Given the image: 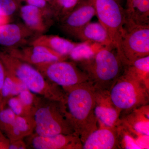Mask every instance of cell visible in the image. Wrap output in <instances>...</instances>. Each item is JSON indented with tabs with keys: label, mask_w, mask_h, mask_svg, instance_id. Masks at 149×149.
I'll use <instances>...</instances> for the list:
<instances>
[{
	"label": "cell",
	"mask_w": 149,
	"mask_h": 149,
	"mask_svg": "<svg viewBox=\"0 0 149 149\" xmlns=\"http://www.w3.org/2000/svg\"><path fill=\"white\" fill-rule=\"evenodd\" d=\"M77 43L57 35H42L31 41L30 45L43 46L68 58V55Z\"/></svg>",
	"instance_id": "obj_18"
},
{
	"label": "cell",
	"mask_w": 149,
	"mask_h": 149,
	"mask_svg": "<svg viewBox=\"0 0 149 149\" xmlns=\"http://www.w3.org/2000/svg\"><path fill=\"white\" fill-rule=\"evenodd\" d=\"M116 126L108 127L98 124L83 143V149H118Z\"/></svg>",
	"instance_id": "obj_13"
},
{
	"label": "cell",
	"mask_w": 149,
	"mask_h": 149,
	"mask_svg": "<svg viewBox=\"0 0 149 149\" xmlns=\"http://www.w3.org/2000/svg\"><path fill=\"white\" fill-rule=\"evenodd\" d=\"M132 0H127V9L129 8L130 7V5H131V2Z\"/></svg>",
	"instance_id": "obj_35"
},
{
	"label": "cell",
	"mask_w": 149,
	"mask_h": 149,
	"mask_svg": "<svg viewBox=\"0 0 149 149\" xmlns=\"http://www.w3.org/2000/svg\"><path fill=\"white\" fill-rule=\"evenodd\" d=\"M7 105L17 116H28L26 114L23 104L17 96L11 97L9 99Z\"/></svg>",
	"instance_id": "obj_29"
},
{
	"label": "cell",
	"mask_w": 149,
	"mask_h": 149,
	"mask_svg": "<svg viewBox=\"0 0 149 149\" xmlns=\"http://www.w3.org/2000/svg\"><path fill=\"white\" fill-rule=\"evenodd\" d=\"M34 66L47 80L62 88L89 81L88 75L74 62L60 61Z\"/></svg>",
	"instance_id": "obj_8"
},
{
	"label": "cell",
	"mask_w": 149,
	"mask_h": 149,
	"mask_svg": "<svg viewBox=\"0 0 149 149\" xmlns=\"http://www.w3.org/2000/svg\"><path fill=\"white\" fill-rule=\"evenodd\" d=\"M21 3L20 0H0V13L11 17L19 11Z\"/></svg>",
	"instance_id": "obj_28"
},
{
	"label": "cell",
	"mask_w": 149,
	"mask_h": 149,
	"mask_svg": "<svg viewBox=\"0 0 149 149\" xmlns=\"http://www.w3.org/2000/svg\"><path fill=\"white\" fill-rule=\"evenodd\" d=\"M93 1L99 22L106 30L124 65L122 40L126 21L125 10L119 0Z\"/></svg>",
	"instance_id": "obj_6"
},
{
	"label": "cell",
	"mask_w": 149,
	"mask_h": 149,
	"mask_svg": "<svg viewBox=\"0 0 149 149\" xmlns=\"http://www.w3.org/2000/svg\"><path fill=\"white\" fill-rule=\"evenodd\" d=\"M6 75V69L2 60L0 58V95Z\"/></svg>",
	"instance_id": "obj_32"
},
{
	"label": "cell",
	"mask_w": 149,
	"mask_h": 149,
	"mask_svg": "<svg viewBox=\"0 0 149 149\" xmlns=\"http://www.w3.org/2000/svg\"><path fill=\"white\" fill-rule=\"evenodd\" d=\"M96 15L93 0H80L68 14L61 20V27L65 32L74 36Z\"/></svg>",
	"instance_id": "obj_10"
},
{
	"label": "cell",
	"mask_w": 149,
	"mask_h": 149,
	"mask_svg": "<svg viewBox=\"0 0 149 149\" xmlns=\"http://www.w3.org/2000/svg\"><path fill=\"white\" fill-rule=\"evenodd\" d=\"M35 127L32 116H17L13 125L4 133L10 141L24 139L34 133Z\"/></svg>",
	"instance_id": "obj_19"
},
{
	"label": "cell",
	"mask_w": 149,
	"mask_h": 149,
	"mask_svg": "<svg viewBox=\"0 0 149 149\" xmlns=\"http://www.w3.org/2000/svg\"><path fill=\"white\" fill-rule=\"evenodd\" d=\"M25 139L27 148L83 149V144L80 137L75 134L42 136L34 133Z\"/></svg>",
	"instance_id": "obj_9"
},
{
	"label": "cell",
	"mask_w": 149,
	"mask_h": 149,
	"mask_svg": "<svg viewBox=\"0 0 149 149\" xmlns=\"http://www.w3.org/2000/svg\"><path fill=\"white\" fill-rule=\"evenodd\" d=\"M11 17L3 15L0 13V26L10 22Z\"/></svg>",
	"instance_id": "obj_33"
},
{
	"label": "cell",
	"mask_w": 149,
	"mask_h": 149,
	"mask_svg": "<svg viewBox=\"0 0 149 149\" xmlns=\"http://www.w3.org/2000/svg\"><path fill=\"white\" fill-rule=\"evenodd\" d=\"M19 14L24 25L35 33H44L47 29L46 19L48 18L43 11L40 9L26 4L21 6Z\"/></svg>",
	"instance_id": "obj_16"
},
{
	"label": "cell",
	"mask_w": 149,
	"mask_h": 149,
	"mask_svg": "<svg viewBox=\"0 0 149 149\" xmlns=\"http://www.w3.org/2000/svg\"><path fill=\"white\" fill-rule=\"evenodd\" d=\"M128 128L141 135L149 136V105L133 110L120 118Z\"/></svg>",
	"instance_id": "obj_17"
},
{
	"label": "cell",
	"mask_w": 149,
	"mask_h": 149,
	"mask_svg": "<svg viewBox=\"0 0 149 149\" xmlns=\"http://www.w3.org/2000/svg\"><path fill=\"white\" fill-rule=\"evenodd\" d=\"M80 0H56L53 8L54 17L60 21L73 10Z\"/></svg>",
	"instance_id": "obj_25"
},
{
	"label": "cell",
	"mask_w": 149,
	"mask_h": 149,
	"mask_svg": "<svg viewBox=\"0 0 149 149\" xmlns=\"http://www.w3.org/2000/svg\"><path fill=\"white\" fill-rule=\"evenodd\" d=\"M100 45L91 42L77 43L68 55V58L75 63L91 58L102 48Z\"/></svg>",
	"instance_id": "obj_24"
},
{
	"label": "cell",
	"mask_w": 149,
	"mask_h": 149,
	"mask_svg": "<svg viewBox=\"0 0 149 149\" xmlns=\"http://www.w3.org/2000/svg\"><path fill=\"white\" fill-rule=\"evenodd\" d=\"M5 51L13 56L33 66L51 62L66 60L68 58L67 57L61 55L48 48L40 45L6 48Z\"/></svg>",
	"instance_id": "obj_11"
},
{
	"label": "cell",
	"mask_w": 149,
	"mask_h": 149,
	"mask_svg": "<svg viewBox=\"0 0 149 149\" xmlns=\"http://www.w3.org/2000/svg\"><path fill=\"white\" fill-rule=\"evenodd\" d=\"M10 141L0 129V149H9Z\"/></svg>",
	"instance_id": "obj_31"
},
{
	"label": "cell",
	"mask_w": 149,
	"mask_h": 149,
	"mask_svg": "<svg viewBox=\"0 0 149 149\" xmlns=\"http://www.w3.org/2000/svg\"><path fill=\"white\" fill-rule=\"evenodd\" d=\"M0 58L6 70L31 92L47 98L63 102L62 87L47 80L35 66L13 56L5 51L0 52Z\"/></svg>",
	"instance_id": "obj_3"
},
{
	"label": "cell",
	"mask_w": 149,
	"mask_h": 149,
	"mask_svg": "<svg viewBox=\"0 0 149 149\" xmlns=\"http://www.w3.org/2000/svg\"><path fill=\"white\" fill-rule=\"evenodd\" d=\"M122 41L125 66L149 56V24L139 25L126 20Z\"/></svg>",
	"instance_id": "obj_7"
},
{
	"label": "cell",
	"mask_w": 149,
	"mask_h": 149,
	"mask_svg": "<svg viewBox=\"0 0 149 149\" xmlns=\"http://www.w3.org/2000/svg\"><path fill=\"white\" fill-rule=\"evenodd\" d=\"M32 116L35 124L34 133L39 136L75 134L61 102L38 96Z\"/></svg>",
	"instance_id": "obj_4"
},
{
	"label": "cell",
	"mask_w": 149,
	"mask_h": 149,
	"mask_svg": "<svg viewBox=\"0 0 149 149\" xmlns=\"http://www.w3.org/2000/svg\"><path fill=\"white\" fill-rule=\"evenodd\" d=\"M21 1H25V0H20Z\"/></svg>",
	"instance_id": "obj_37"
},
{
	"label": "cell",
	"mask_w": 149,
	"mask_h": 149,
	"mask_svg": "<svg viewBox=\"0 0 149 149\" xmlns=\"http://www.w3.org/2000/svg\"><path fill=\"white\" fill-rule=\"evenodd\" d=\"M112 102L120 112L126 115L149 104V89L123 71L109 91Z\"/></svg>",
	"instance_id": "obj_5"
},
{
	"label": "cell",
	"mask_w": 149,
	"mask_h": 149,
	"mask_svg": "<svg viewBox=\"0 0 149 149\" xmlns=\"http://www.w3.org/2000/svg\"><path fill=\"white\" fill-rule=\"evenodd\" d=\"M75 63L88 75L96 89L108 91L125 67L113 47H104L91 58Z\"/></svg>",
	"instance_id": "obj_2"
},
{
	"label": "cell",
	"mask_w": 149,
	"mask_h": 149,
	"mask_svg": "<svg viewBox=\"0 0 149 149\" xmlns=\"http://www.w3.org/2000/svg\"><path fill=\"white\" fill-rule=\"evenodd\" d=\"M35 34L24 24L10 23L0 26V45L16 48L24 45Z\"/></svg>",
	"instance_id": "obj_14"
},
{
	"label": "cell",
	"mask_w": 149,
	"mask_h": 149,
	"mask_svg": "<svg viewBox=\"0 0 149 149\" xmlns=\"http://www.w3.org/2000/svg\"><path fill=\"white\" fill-rule=\"evenodd\" d=\"M118 149H141L139 142L142 135L121 122L116 126Z\"/></svg>",
	"instance_id": "obj_22"
},
{
	"label": "cell",
	"mask_w": 149,
	"mask_h": 149,
	"mask_svg": "<svg viewBox=\"0 0 149 149\" xmlns=\"http://www.w3.org/2000/svg\"><path fill=\"white\" fill-rule=\"evenodd\" d=\"M38 96L27 89L22 91L17 96L23 104L27 115L32 116Z\"/></svg>",
	"instance_id": "obj_26"
},
{
	"label": "cell",
	"mask_w": 149,
	"mask_h": 149,
	"mask_svg": "<svg viewBox=\"0 0 149 149\" xmlns=\"http://www.w3.org/2000/svg\"><path fill=\"white\" fill-rule=\"evenodd\" d=\"M95 113L98 124L115 127L120 123V111L112 102L109 91L95 88Z\"/></svg>",
	"instance_id": "obj_12"
},
{
	"label": "cell",
	"mask_w": 149,
	"mask_h": 149,
	"mask_svg": "<svg viewBox=\"0 0 149 149\" xmlns=\"http://www.w3.org/2000/svg\"><path fill=\"white\" fill-rule=\"evenodd\" d=\"M17 116L8 107H4L0 110V129L5 133L13 125Z\"/></svg>",
	"instance_id": "obj_27"
},
{
	"label": "cell",
	"mask_w": 149,
	"mask_h": 149,
	"mask_svg": "<svg viewBox=\"0 0 149 149\" xmlns=\"http://www.w3.org/2000/svg\"><path fill=\"white\" fill-rule=\"evenodd\" d=\"M3 108V106L2 100L1 97V95H0V110Z\"/></svg>",
	"instance_id": "obj_36"
},
{
	"label": "cell",
	"mask_w": 149,
	"mask_h": 149,
	"mask_svg": "<svg viewBox=\"0 0 149 149\" xmlns=\"http://www.w3.org/2000/svg\"><path fill=\"white\" fill-rule=\"evenodd\" d=\"M45 1L48 3L51 6L52 8L53 9L54 6L55 4L56 0H45Z\"/></svg>",
	"instance_id": "obj_34"
},
{
	"label": "cell",
	"mask_w": 149,
	"mask_h": 149,
	"mask_svg": "<svg viewBox=\"0 0 149 149\" xmlns=\"http://www.w3.org/2000/svg\"><path fill=\"white\" fill-rule=\"evenodd\" d=\"M26 89L27 88L24 85L6 70V77L1 93L3 108L6 105L9 99L11 97L18 95L22 91Z\"/></svg>",
	"instance_id": "obj_23"
},
{
	"label": "cell",
	"mask_w": 149,
	"mask_h": 149,
	"mask_svg": "<svg viewBox=\"0 0 149 149\" xmlns=\"http://www.w3.org/2000/svg\"><path fill=\"white\" fill-rule=\"evenodd\" d=\"M62 88L64 93L62 103L65 113L83 143L98 128L95 113V88L90 81Z\"/></svg>",
	"instance_id": "obj_1"
},
{
	"label": "cell",
	"mask_w": 149,
	"mask_h": 149,
	"mask_svg": "<svg viewBox=\"0 0 149 149\" xmlns=\"http://www.w3.org/2000/svg\"><path fill=\"white\" fill-rule=\"evenodd\" d=\"M74 36L82 42L87 41L98 44L103 47H114L106 30L99 22H90Z\"/></svg>",
	"instance_id": "obj_15"
},
{
	"label": "cell",
	"mask_w": 149,
	"mask_h": 149,
	"mask_svg": "<svg viewBox=\"0 0 149 149\" xmlns=\"http://www.w3.org/2000/svg\"><path fill=\"white\" fill-rule=\"evenodd\" d=\"M124 72L149 89V56L137 59L125 66Z\"/></svg>",
	"instance_id": "obj_21"
},
{
	"label": "cell",
	"mask_w": 149,
	"mask_h": 149,
	"mask_svg": "<svg viewBox=\"0 0 149 149\" xmlns=\"http://www.w3.org/2000/svg\"><path fill=\"white\" fill-rule=\"evenodd\" d=\"M27 148V144L24 139L10 141L9 149H26Z\"/></svg>",
	"instance_id": "obj_30"
},
{
	"label": "cell",
	"mask_w": 149,
	"mask_h": 149,
	"mask_svg": "<svg viewBox=\"0 0 149 149\" xmlns=\"http://www.w3.org/2000/svg\"><path fill=\"white\" fill-rule=\"evenodd\" d=\"M125 15L126 21L134 24H149V0H132Z\"/></svg>",
	"instance_id": "obj_20"
}]
</instances>
